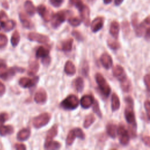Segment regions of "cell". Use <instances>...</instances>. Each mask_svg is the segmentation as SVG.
<instances>
[{"mask_svg":"<svg viewBox=\"0 0 150 150\" xmlns=\"http://www.w3.org/2000/svg\"><path fill=\"white\" fill-rule=\"evenodd\" d=\"M125 107L124 109V117L128 125V133L132 138L137 137V125L134 112V103L132 98L128 96L125 98Z\"/></svg>","mask_w":150,"mask_h":150,"instance_id":"cell-1","label":"cell"},{"mask_svg":"<svg viewBox=\"0 0 150 150\" xmlns=\"http://www.w3.org/2000/svg\"><path fill=\"white\" fill-rule=\"evenodd\" d=\"M79 104L80 101L78 97L74 94H70L61 101L60 106L65 110H73L76 109Z\"/></svg>","mask_w":150,"mask_h":150,"instance_id":"cell-2","label":"cell"},{"mask_svg":"<svg viewBox=\"0 0 150 150\" xmlns=\"http://www.w3.org/2000/svg\"><path fill=\"white\" fill-rule=\"evenodd\" d=\"M95 80L101 93L105 97H108L111 92V89L105 79L101 73H97L95 75Z\"/></svg>","mask_w":150,"mask_h":150,"instance_id":"cell-3","label":"cell"},{"mask_svg":"<svg viewBox=\"0 0 150 150\" xmlns=\"http://www.w3.org/2000/svg\"><path fill=\"white\" fill-rule=\"evenodd\" d=\"M52 115L49 112H43L35 117L32 120L34 128L39 129L46 126L50 121Z\"/></svg>","mask_w":150,"mask_h":150,"instance_id":"cell-4","label":"cell"},{"mask_svg":"<svg viewBox=\"0 0 150 150\" xmlns=\"http://www.w3.org/2000/svg\"><path fill=\"white\" fill-rule=\"evenodd\" d=\"M76 138H79L82 140L85 139V134L80 128H73L69 132L66 139V145L68 146H71Z\"/></svg>","mask_w":150,"mask_h":150,"instance_id":"cell-5","label":"cell"},{"mask_svg":"<svg viewBox=\"0 0 150 150\" xmlns=\"http://www.w3.org/2000/svg\"><path fill=\"white\" fill-rule=\"evenodd\" d=\"M117 135L118 137L120 143L124 146L127 145L130 140V136L128 130L123 124H120L117 128Z\"/></svg>","mask_w":150,"mask_h":150,"instance_id":"cell-6","label":"cell"},{"mask_svg":"<svg viewBox=\"0 0 150 150\" xmlns=\"http://www.w3.org/2000/svg\"><path fill=\"white\" fill-rule=\"evenodd\" d=\"M69 12L67 11H60L53 15L51 19L52 26L54 29L58 28L66 21Z\"/></svg>","mask_w":150,"mask_h":150,"instance_id":"cell-7","label":"cell"},{"mask_svg":"<svg viewBox=\"0 0 150 150\" xmlns=\"http://www.w3.org/2000/svg\"><path fill=\"white\" fill-rule=\"evenodd\" d=\"M25 71V68L18 66H13L8 69H6L4 71L0 73V78L5 81L8 80L12 78L16 73H23Z\"/></svg>","mask_w":150,"mask_h":150,"instance_id":"cell-8","label":"cell"},{"mask_svg":"<svg viewBox=\"0 0 150 150\" xmlns=\"http://www.w3.org/2000/svg\"><path fill=\"white\" fill-rule=\"evenodd\" d=\"M36 10L38 14L45 22H49L51 21L54 15L52 11H50L49 9L47 8V7L43 4L39 5L37 7Z\"/></svg>","mask_w":150,"mask_h":150,"instance_id":"cell-9","label":"cell"},{"mask_svg":"<svg viewBox=\"0 0 150 150\" xmlns=\"http://www.w3.org/2000/svg\"><path fill=\"white\" fill-rule=\"evenodd\" d=\"M39 77L38 76H35L32 79H30L26 77H23L19 80V86L24 88H29L34 87L39 81Z\"/></svg>","mask_w":150,"mask_h":150,"instance_id":"cell-10","label":"cell"},{"mask_svg":"<svg viewBox=\"0 0 150 150\" xmlns=\"http://www.w3.org/2000/svg\"><path fill=\"white\" fill-rule=\"evenodd\" d=\"M28 38L30 41L39 43H47L50 41L48 36L36 32H30L28 35Z\"/></svg>","mask_w":150,"mask_h":150,"instance_id":"cell-11","label":"cell"},{"mask_svg":"<svg viewBox=\"0 0 150 150\" xmlns=\"http://www.w3.org/2000/svg\"><path fill=\"white\" fill-rule=\"evenodd\" d=\"M112 74L114 77L117 79L120 83L128 79L124 69L121 66L118 64L113 67Z\"/></svg>","mask_w":150,"mask_h":150,"instance_id":"cell-12","label":"cell"},{"mask_svg":"<svg viewBox=\"0 0 150 150\" xmlns=\"http://www.w3.org/2000/svg\"><path fill=\"white\" fill-rule=\"evenodd\" d=\"M47 100V94L46 90L43 88H40L36 91L34 96L35 101L39 104H45Z\"/></svg>","mask_w":150,"mask_h":150,"instance_id":"cell-13","label":"cell"},{"mask_svg":"<svg viewBox=\"0 0 150 150\" xmlns=\"http://www.w3.org/2000/svg\"><path fill=\"white\" fill-rule=\"evenodd\" d=\"M78 10L80 13L81 21L84 22L86 26H88L90 23V9L88 7L87 5L83 4V5Z\"/></svg>","mask_w":150,"mask_h":150,"instance_id":"cell-14","label":"cell"},{"mask_svg":"<svg viewBox=\"0 0 150 150\" xmlns=\"http://www.w3.org/2000/svg\"><path fill=\"white\" fill-rule=\"evenodd\" d=\"M94 101V98L92 95L86 94L81 98L80 100V104L83 108L88 109L93 105Z\"/></svg>","mask_w":150,"mask_h":150,"instance_id":"cell-15","label":"cell"},{"mask_svg":"<svg viewBox=\"0 0 150 150\" xmlns=\"http://www.w3.org/2000/svg\"><path fill=\"white\" fill-rule=\"evenodd\" d=\"M100 62L103 66L107 70L110 69L112 66V59L111 56L107 53H104L100 57Z\"/></svg>","mask_w":150,"mask_h":150,"instance_id":"cell-16","label":"cell"},{"mask_svg":"<svg viewBox=\"0 0 150 150\" xmlns=\"http://www.w3.org/2000/svg\"><path fill=\"white\" fill-rule=\"evenodd\" d=\"M104 25V18L101 16L96 18L91 22V29L93 33H96L102 29Z\"/></svg>","mask_w":150,"mask_h":150,"instance_id":"cell-17","label":"cell"},{"mask_svg":"<svg viewBox=\"0 0 150 150\" xmlns=\"http://www.w3.org/2000/svg\"><path fill=\"white\" fill-rule=\"evenodd\" d=\"M71 86L77 92H82L84 87V82L83 79L81 77H76L73 80L71 83Z\"/></svg>","mask_w":150,"mask_h":150,"instance_id":"cell-18","label":"cell"},{"mask_svg":"<svg viewBox=\"0 0 150 150\" xmlns=\"http://www.w3.org/2000/svg\"><path fill=\"white\" fill-rule=\"evenodd\" d=\"M73 39L69 38L61 42L60 45V50L65 52H69L71 51L73 45Z\"/></svg>","mask_w":150,"mask_h":150,"instance_id":"cell-19","label":"cell"},{"mask_svg":"<svg viewBox=\"0 0 150 150\" xmlns=\"http://www.w3.org/2000/svg\"><path fill=\"white\" fill-rule=\"evenodd\" d=\"M58 134V125H53L47 131L45 138V143H47L53 140V139Z\"/></svg>","mask_w":150,"mask_h":150,"instance_id":"cell-20","label":"cell"},{"mask_svg":"<svg viewBox=\"0 0 150 150\" xmlns=\"http://www.w3.org/2000/svg\"><path fill=\"white\" fill-rule=\"evenodd\" d=\"M30 129L29 128H24L21 129L17 134L16 138L19 141H25L30 136Z\"/></svg>","mask_w":150,"mask_h":150,"instance_id":"cell-21","label":"cell"},{"mask_svg":"<svg viewBox=\"0 0 150 150\" xmlns=\"http://www.w3.org/2000/svg\"><path fill=\"white\" fill-rule=\"evenodd\" d=\"M109 32L110 35L115 39H118L120 32V25L119 23L116 21H113L110 26Z\"/></svg>","mask_w":150,"mask_h":150,"instance_id":"cell-22","label":"cell"},{"mask_svg":"<svg viewBox=\"0 0 150 150\" xmlns=\"http://www.w3.org/2000/svg\"><path fill=\"white\" fill-rule=\"evenodd\" d=\"M117 125L112 122H109L106 125V132L109 137L115 138L117 135Z\"/></svg>","mask_w":150,"mask_h":150,"instance_id":"cell-23","label":"cell"},{"mask_svg":"<svg viewBox=\"0 0 150 150\" xmlns=\"http://www.w3.org/2000/svg\"><path fill=\"white\" fill-rule=\"evenodd\" d=\"M39 63L37 60H33L30 62L28 69V74L30 76H34L39 71Z\"/></svg>","mask_w":150,"mask_h":150,"instance_id":"cell-24","label":"cell"},{"mask_svg":"<svg viewBox=\"0 0 150 150\" xmlns=\"http://www.w3.org/2000/svg\"><path fill=\"white\" fill-rule=\"evenodd\" d=\"M64 73L68 76H73L76 72V69L74 64L70 60H67L64 67Z\"/></svg>","mask_w":150,"mask_h":150,"instance_id":"cell-25","label":"cell"},{"mask_svg":"<svg viewBox=\"0 0 150 150\" xmlns=\"http://www.w3.org/2000/svg\"><path fill=\"white\" fill-rule=\"evenodd\" d=\"M20 21L22 26L26 29H32L33 28V23L29 18L23 13H20L19 15Z\"/></svg>","mask_w":150,"mask_h":150,"instance_id":"cell-26","label":"cell"},{"mask_svg":"<svg viewBox=\"0 0 150 150\" xmlns=\"http://www.w3.org/2000/svg\"><path fill=\"white\" fill-rule=\"evenodd\" d=\"M111 110L112 112H115L119 110L120 107V101L118 95L114 93L111 96Z\"/></svg>","mask_w":150,"mask_h":150,"instance_id":"cell-27","label":"cell"},{"mask_svg":"<svg viewBox=\"0 0 150 150\" xmlns=\"http://www.w3.org/2000/svg\"><path fill=\"white\" fill-rule=\"evenodd\" d=\"M50 49L45 46H39L36 52V57L37 58H43L49 55Z\"/></svg>","mask_w":150,"mask_h":150,"instance_id":"cell-28","label":"cell"},{"mask_svg":"<svg viewBox=\"0 0 150 150\" xmlns=\"http://www.w3.org/2000/svg\"><path fill=\"white\" fill-rule=\"evenodd\" d=\"M14 132L13 127L12 125H0V135L2 137L6 136L7 135H11Z\"/></svg>","mask_w":150,"mask_h":150,"instance_id":"cell-29","label":"cell"},{"mask_svg":"<svg viewBox=\"0 0 150 150\" xmlns=\"http://www.w3.org/2000/svg\"><path fill=\"white\" fill-rule=\"evenodd\" d=\"M24 7L26 12L29 16H33L36 12V8L33 4L30 1H26L25 2Z\"/></svg>","mask_w":150,"mask_h":150,"instance_id":"cell-30","label":"cell"},{"mask_svg":"<svg viewBox=\"0 0 150 150\" xmlns=\"http://www.w3.org/2000/svg\"><path fill=\"white\" fill-rule=\"evenodd\" d=\"M96 121V117L93 114H90L87 115L84 120L83 124V126L84 128H88Z\"/></svg>","mask_w":150,"mask_h":150,"instance_id":"cell-31","label":"cell"},{"mask_svg":"<svg viewBox=\"0 0 150 150\" xmlns=\"http://www.w3.org/2000/svg\"><path fill=\"white\" fill-rule=\"evenodd\" d=\"M62 144L57 141H51L44 144V148L46 149H59L61 148Z\"/></svg>","mask_w":150,"mask_h":150,"instance_id":"cell-32","label":"cell"},{"mask_svg":"<svg viewBox=\"0 0 150 150\" xmlns=\"http://www.w3.org/2000/svg\"><path fill=\"white\" fill-rule=\"evenodd\" d=\"M21 39V36L19 34V32L16 30L12 34L11 38V45L13 47H16L19 43Z\"/></svg>","mask_w":150,"mask_h":150,"instance_id":"cell-33","label":"cell"},{"mask_svg":"<svg viewBox=\"0 0 150 150\" xmlns=\"http://www.w3.org/2000/svg\"><path fill=\"white\" fill-rule=\"evenodd\" d=\"M120 86L122 90L124 92L128 93L131 90V83L128 78L121 82H120Z\"/></svg>","mask_w":150,"mask_h":150,"instance_id":"cell-34","label":"cell"},{"mask_svg":"<svg viewBox=\"0 0 150 150\" xmlns=\"http://www.w3.org/2000/svg\"><path fill=\"white\" fill-rule=\"evenodd\" d=\"M122 27V31L124 36H127L131 32L130 25L127 20H124L122 21L121 24Z\"/></svg>","mask_w":150,"mask_h":150,"instance_id":"cell-35","label":"cell"},{"mask_svg":"<svg viewBox=\"0 0 150 150\" xmlns=\"http://www.w3.org/2000/svg\"><path fill=\"white\" fill-rule=\"evenodd\" d=\"M16 26V22L13 20L9 19L6 23H5L2 26V28L5 32H9L12 30Z\"/></svg>","mask_w":150,"mask_h":150,"instance_id":"cell-36","label":"cell"},{"mask_svg":"<svg viewBox=\"0 0 150 150\" xmlns=\"http://www.w3.org/2000/svg\"><path fill=\"white\" fill-rule=\"evenodd\" d=\"M107 44L109 48L113 50H116L118 49L121 46L120 43L118 41L111 39H109L107 40Z\"/></svg>","mask_w":150,"mask_h":150,"instance_id":"cell-37","label":"cell"},{"mask_svg":"<svg viewBox=\"0 0 150 150\" xmlns=\"http://www.w3.org/2000/svg\"><path fill=\"white\" fill-rule=\"evenodd\" d=\"M93 107H92V109H93V111L100 118H102L103 117V114L101 112V111L100 110V105L98 104V102L97 100H95L94 101V103L93 104Z\"/></svg>","mask_w":150,"mask_h":150,"instance_id":"cell-38","label":"cell"},{"mask_svg":"<svg viewBox=\"0 0 150 150\" xmlns=\"http://www.w3.org/2000/svg\"><path fill=\"white\" fill-rule=\"evenodd\" d=\"M69 23L74 27L79 26L81 23V19L78 17H70L68 19Z\"/></svg>","mask_w":150,"mask_h":150,"instance_id":"cell-39","label":"cell"},{"mask_svg":"<svg viewBox=\"0 0 150 150\" xmlns=\"http://www.w3.org/2000/svg\"><path fill=\"white\" fill-rule=\"evenodd\" d=\"M131 24L132 26L135 30L138 26L139 23H138V13L135 12L131 16Z\"/></svg>","mask_w":150,"mask_h":150,"instance_id":"cell-40","label":"cell"},{"mask_svg":"<svg viewBox=\"0 0 150 150\" xmlns=\"http://www.w3.org/2000/svg\"><path fill=\"white\" fill-rule=\"evenodd\" d=\"M81 73L82 74L85 76L87 77L88 74V70H89V66H88V63L87 61H84L83 63V64L81 66Z\"/></svg>","mask_w":150,"mask_h":150,"instance_id":"cell-41","label":"cell"},{"mask_svg":"<svg viewBox=\"0 0 150 150\" xmlns=\"http://www.w3.org/2000/svg\"><path fill=\"white\" fill-rule=\"evenodd\" d=\"M8 20H9V18L6 12L3 10L0 11V23L1 26L5 23H6Z\"/></svg>","mask_w":150,"mask_h":150,"instance_id":"cell-42","label":"cell"},{"mask_svg":"<svg viewBox=\"0 0 150 150\" xmlns=\"http://www.w3.org/2000/svg\"><path fill=\"white\" fill-rule=\"evenodd\" d=\"M8 44L7 36L2 33H0V49L3 48Z\"/></svg>","mask_w":150,"mask_h":150,"instance_id":"cell-43","label":"cell"},{"mask_svg":"<svg viewBox=\"0 0 150 150\" xmlns=\"http://www.w3.org/2000/svg\"><path fill=\"white\" fill-rule=\"evenodd\" d=\"M70 3L75 6L78 9L83 5V3L81 0H69Z\"/></svg>","mask_w":150,"mask_h":150,"instance_id":"cell-44","label":"cell"},{"mask_svg":"<svg viewBox=\"0 0 150 150\" xmlns=\"http://www.w3.org/2000/svg\"><path fill=\"white\" fill-rule=\"evenodd\" d=\"M144 107H145V109L146 110V115H147V118L148 120H149V113H150V103H149V100H145V103H144Z\"/></svg>","mask_w":150,"mask_h":150,"instance_id":"cell-45","label":"cell"},{"mask_svg":"<svg viewBox=\"0 0 150 150\" xmlns=\"http://www.w3.org/2000/svg\"><path fill=\"white\" fill-rule=\"evenodd\" d=\"M72 35L78 40V41H82L83 40V36L81 34L80 32H79L77 30H73L71 33Z\"/></svg>","mask_w":150,"mask_h":150,"instance_id":"cell-46","label":"cell"},{"mask_svg":"<svg viewBox=\"0 0 150 150\" xmlns=\"http://www.w3.org/2000/svg\"><path fill=\"white\" fill-rule=\"evenodd\" d=\"M144 82L146 87L148 91H149V86H150V76L149 74H147L144 77Z\"/></svg>","mask_w":150,"mask_h":150,"instance_id":"cell-47","label":"cell"},{"mask_svg":"<svg viewBox=\"0 0 150 150\" xmlns=\"http://www.w3.org/2000/svg\"><path fill=\"white\" fill-rule=\"evenodd\" d=\"M49 2L50 4L53 6L58 8L62 5L64 0H49Z\"/></svg>","mask_w":150,"mask_h":150,"instance_id":"cell-48","label":"cell"},{"mask_svg":"<svg viewBox=\"0 0 150 150\" xmlns=\"http://www.w3.org/2000/svg\"><path fill=\"white\" fill-rule=\"evenodd\" d=\"M8 119V114L6 112H2L0 114V125L4 124V122Z\"/></svg>","mask_w":150,"mask_h":150,"instance_id":"cell-49","label":"cell"},{"mask_svg":"<svg viewBox=\"0 0 150 150\" xmlns=\"http://www.w3.org/2000/svg\"><path fill=\"white\" fill-rule=\"evenodd\" d=\"M51 62V58L49 56H46L45 57H43L42 58V63L45 66H48L50 63Z\"/></svg>","mask_w":150,"mask_h":150,"instance_id":"cell-50","label":"cell"},{"mask_svg":"<svg viewBox=\"0 0 150 150\" xmlns=\"http://www.w3.org/2000/svg\"><path fill=\"white\" fill-rule=\"evenodd\" d=\"M142 142L148 147L150 146V138L148 135H145L142 137Z\"/></svg>","mask_w":150,"mask_h":150,"instance_id":"cell-51","label":"cell"},{"mask_svg":"<svg viewBox=\"0 0 150 150\" xmlns=\"http://www.w3.org/2000/svg\"><path fill=\"white\" fill-rule=\"evenodd\" d=\"M15 148L17 150H25L26 149V146L25 144L17 143L15 145Z\"/></svg>","mask_w":150,"mask_h":150,"instance_id":"cell-52","label":"cell"},{"mask_svg":"<svg viewBox=\"0 0 150 150\" xmlns=\"http://www.w3.org/2000/svg\"><path fill=\"white\" fill-rule=\"evenodd\" d=\"M6 69V64L5 62L1 59H0V73L4 71Z\"/></svg>","mask_w":150,"mask_h":150,"instance_id":"cell-53","label":"cell"},{"mask_svg":"<svg viewBox=\"0 0 150 150\" xmlns=\"http://www.w3.org/2000/svg\"><path fill=\"white\" fill-rule=\"evenodd\" d=\"M6 91V88L5 85L1 82L0 81V97L2 96Z\"/></svg>","mask_w":150,"mask_h":150,"instance_id":"cell-54","label":"cell"},{"mask_svg":"<svg viewBox=\"0 0 150 150\" xmlns=\"http://www.w3.org/2000/svg\"><path fill=\"white\" fill-rule=\"evenodd\" d=\"M123 1L124 0H115L114 1L115 5H117V6H118V5H120L123 2Z\"/></svg>","mask_w":150,"mask_h":150,"instance_id":"cell-55","label":"cell"},{"mask_svg":"<svg viewBox=\"0 0 150 150\" xmlns=\"http://www.w3.org/2000/svg\"><path fill=\"white\" fill-rule=\"evenodd\" d=\"M103 2L105 4H108L112 2V0H103Z\"/></svg>","mask_w":150,"mask_h":150,"instance_id":"cell-56","label":"cell"},{"mask_svg":"<svg viewBox=\"0 0 150 150\" xmlns=\"http://www.w3.org/2000/svg\"><path fill=\"white\" fill-rule=\"evenodd\" d=\"M87 1H88V2H93L94 1V0H87Z\"/></svg>","mask_w":150,"mask_h":150,"instance_id":"cell-57","label":"cell"},{"mask_svg":"<svg viewBox=\"0 0 150 150\" xmlns=\"http://www.w3.org/2000/svg\"><path fill=\"white\" fill-rule=\"evenodd\" d=\"M0 30H1V26H0Z\"/></svg>","mask_w":150,"mask_h":150,"instance_id":"cell-58","label":"cell"}]
</instances>
